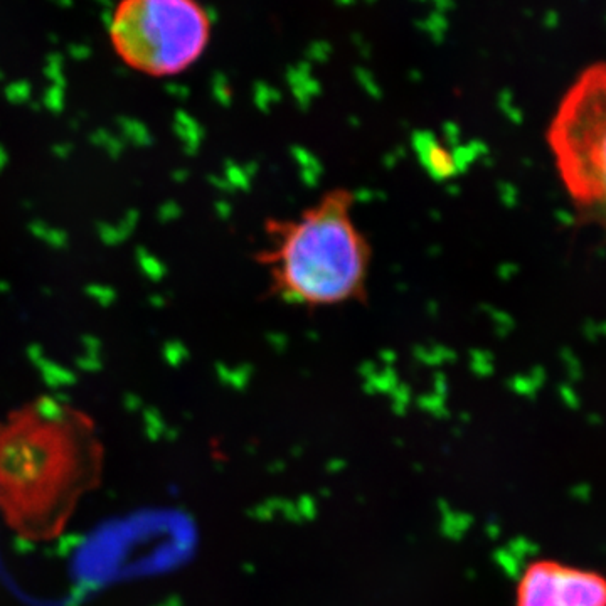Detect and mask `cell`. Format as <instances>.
Returning a JSON list of instances; mask_svg holds the SVG:
<instances>
[{"label": "cell", "mask_w": 606, "mask_h": 606, "mask_svg": "<svg viewBox=\"0 0 606 606\" xmlns=\"http://www.w3.org/2000/svg\"><path fill=\"white\" fill-rule=\"evenodd\" d=\"M354 206L352 192L335 187L295 218L268 219L256 261L271 295L309 310L366 302L372 249Z\"/></svg>", "instance_id": "6da1fadb"}, {"label": "cell", "mask_w": 606, "mask_h": 606, "mask_svg": "<svg viewBox=\"0 0 606 606\" xmlns=\"http://www.w3.org/2000/svg\"><path fill=\"white\" fill-rule=\"evenodd\" d=\"M546 142L571 204L606 234V66L588 69L569 88Z\"/></svg>", "instance_id": "7a4b0ae2"}, {"label": "cell", "mask_w": 606, "mask_h": 606, "mask_svg": "<svg viewBox=\"0 0 606 606\" xmlns=\"http://www.w3.org/2000/svg\"><path fill=\"white\" fill-rule=\"evenodd\" d=\"M93 463L95 458H80L74 446H59L39 434H2L0 507L17 527L52 529L83 490Z\"/></svg>", "instance_id": "3957f363"}, {"label": "cell", "mask_w": 606, "mask_h": 606, "mask_svg": "<svg viewBox=\"0 0 606 606\" xmlns=\"http://www.w3.org/2000/svg\"><path fill=\"white\" fill-rule=\"evenodd\" d=\"M213 22L199 0H121L109 22L118 54L150 74L189 68L208 47Z\"/></svg>", "instance_id": "277c9868"}, {"label": "cell", "mask_w": 606, "mask_h": 606, "mask_svg": "<svg viewBox=\"0 0 606 606\" xmlns=\"http://www.w3.org/2000/svg\"><path fill=\"white\" fill-rule=\"evenodd\" d=\"M516 606H606V576L556 559L525 566Z\"/></svg>", "instance_id": "5b68a950"}, {"label": "cell", "mask_w": 606, "mask_h": 606, "mask_svg": "<svg viewBox=\"0 0 606 606\" xmlns=\"http://www.w3.org/2000/svg\"><path fill=\"white\" fill-rule=\"evenodd\" d=\"M118 126H120V137L125 140V143H131L138 148H148L153 145V135L142 121L120 118Z\"/></svg>", "instance_id": "8992f818"}, {"label": "cell", "mask_w": 606, "mask_h": 606, "mask_svg": "<svg viewBox=\"0 0 606 606\" xmlns=\"http://www.w3.org/2000/svg\"><path fill=\"white\" fill-rule=\"evenodd\" d=\"M135 261H137L140 273L153 283L160 282L167 273V268L164 263H162L157 256H153L145 246H137V248H135Z\"/></svg>", "instance_id": "52a82bcc"}, {"label": "cell", "mask_w": 606, "mask_h": 606, "mask_svg": "<svg viewBox=\"0 0 606 606\" xmlns=\"http://www.w3.org/2000/svg\"><path fill=\"white\" fill-rule=\"evenodd\" d=\"M90 143L103 150L112 160H118L125 153L126 143L120 135L109 133L108 130L100 129L90 135Z\"/></svg>", "instance_id": "ba28073f"}, {"label": "cell", "mask_w": 606, "mask_h": 606, "mask_svg": "<svg viewBox=\"0 0 606 606\" xmlns=\"http://www.w3.org/2000/svg\"><path fill=\"white\" fill-rule=\"evenodd\" d=\"M37 367L42 372L44 381L52 386V388H58L61 384H73L76 381V377H74L69 369L59 366V364L49 361V359H44Z\"/></svg>", "instance_id": "9c48e42d"}, {"label": "cell", "mask_w": 606, "mask_h": 606, "mask_svg": "<svg viewBox=\"0 0 606 606\" xmlns=\"http://www.w3.org/2000/svg\"><path fill=\"white\" fill-rule=\"evenodd\" d=\"M85 295L90 298V300L98 303L100 307H103V309H108V307H112L113 303H115L118 293L112 285L90 283L85 287Z\"/></svg>", "instance_id": "30bf717a"}, {"label": "cell", "mask_w": 606, "mask_h": 606, "mask_svg": "<svg viewBox=\"0 0 606 606\" xmlns=\"http://www.w3.org/2000/svg\"><path fill=\"white\" fill-rule=\"evenodd\" d=\"M96 234H98V238L105 246H118L126 241L117 224L96 222Z\"/></svg>", "instance_id": "8fae6325"}, {"label": "cell", "mask_w": 606, "mask_h": 606, "mask_svg": "<svg viewBox=\"0 0 606 606\" xmlns=\"http://www.w3.org/2000/svg\"><path fill=\"white\" fill-rule=\"evenodd\" d=\"M44 243H46L49 248L54 249H64L69 246V234L64 230H59V227H49L46 232V236H44Z\"/></svg>", "instance_id": "7c38bea8"}, {"label": "cell", "mask_w": 606, "mask_h": 606, "mask_svg": "<svg viewBox=\"0 0 606 606\" xmlns=\"http://www.w3.org/2000/svg\"><path fill=\"white\" fill-rule=\"evenodd\" d=\"M140 221V213L137 209H129L125 214H123V218L120 221L117 222L118 230L121 231V234L125 236V239L130 238V234L137 230Z\"/></svg>", "instance_id": "4fadbf2b"}, {"label": "cell", "mask_w": 606, "mask_h": 606, "mask_svg": "<svg viewBox=\"0 0 606 606\" xmlns=\"http://www.w3.org/2000/svg\"><path fill=\"white\" fill-rule=\"evenodd\" d=\"M81 347L88 355H96L101 357V350H103V342L100 340V337L96 335H83L81 339Z\"/></svg>", "instance_id": "5bb4252c"}, {"label": "cell", "mask_w": 606, "mask_h": 606, "mask_svg": "<svg viewBox=\"0 0 606 606\" xmlns=\"http://www.w3.org/2000/svg\"><path fill=\"white\" fill-rule=\"evenodd\" d=\"M177 216H179V206L172 201L164 202V204L157 209V219H159L160 222H169Z\"/></svg>", "instance_id": "9a60e30c"}, {"label": "cell", "mask_w": 606, "mask_h": 606, "mask_svg": "<svg viewBox=\"0 0 606 606\" xmlns=\"http://www.w3.org/2000/svg\"><path fill=\"white\" fill-rule=\"evenodd\" d=\"M76 366L86 372H95L103 367V361H101V357H96V355L85 354L76 359Z\"/></svg>", "instance_id": "2e32d148"}, {"label": "cell", "mask_w": 606, "mask_h": 606, "mask_svg": "<svg viewBox=\"0 0 606 606\" xmlns=\"http://www.w3.org/2000/svg\"><path fill=\"white\" fill-rule=\"evenodd\" d=\"M182 345L179 344V342H167L164 345V349H162V352H164L165 361L170 364V366H175V364L179 362V354H181Z\"/></svg>", "instance_id": "e0dca14e"}, {"label": "cell", "mask_w": 606, "mask_h": 606, "mask_svg": "<svg viewBox=\"0 0 606 606\" xmlns=\"http://www.w3.org/2000/svg\"><path fill=\"white\" fill-rule=\"evenodd\" d=\"M51 152H52V155L56 157V159H59V160H68L69 157L73 155V152H74V145H73L71 142H59V143H54V145H52Z\"/></svg>", "instance_id": "ac0fdd59"}, {"label": "cell", "mask_w": 606, "mask_h": 606, "mask_svg": "<svg viewBox=\"0 0 606 606\" xmlns=\"http://www.w3.org/2000/svg\"><path fill=\"white\" fill-rule=\"evenodd\" d=\"M49 224H47L46 221H42V219H32V221H30L29 224H28V230H29V232L30 234L34 236V238H37V239H44V236H46V232H47V230H49Z\"/></svg>", "instance_id": "d6986e66"}, {"label": "cell", "mask_w": 606, "mask_h": 606, "mask_svg": "<svg viewBox=\"0 0 606 606\" xmlns=\"http://www.w3.org/2000/svg\"><path fill=\"white\" fill-rule=\"evenodd\" d=\"M25 354H28L29 361L32 362L34 366H39V364H41L44 359H47L46 354H44V347L41 344H30L28 347V352Z\"/></svg>", "instance_id": "ffe728a7"}, {"label": "cell", "mask_w": 606, "mask_h": 606, "mask_svg": "<svg viewBox=\"0 0 606 606\" xmlns=\"http://www.w3.org/2000/svg\"><path fill=\"white\" fill-rule=\"evenodd\" d=\"M8 162H11V155H8L7 148L4 147L2 143H0V174L6 170V167L8 165Z\"/></svg>", "instance_id": "44dd1931"}, {"label": "cell", "mask_w": 606, "mask_h": 606, "mask_svg": "<svg viewBox=\"0 0 606 606\" xmlns=\"http://www.w3.org/2000/svg\"><path fill=\"white\" fill-rule=\"evenodd\" d=\"M148 305L150 307H153V309H160L162 305H164V298H162V295H152V297H148Z\"/></svg>", "instance_id": "7402d4cb"}, {"label": "cell", "mask_w": 606, "mask_h": 606, "mask_svg": "<svg viewBox=\"0 0 606 606\" xmlns=\"http://www.w3.org/2000/svg\"><path fill=\"white\" fill-rule=\"evenodd\" d=\"M11 292V283L6 280H0V293H8Z\"/></svg>", "instance_id": "603a6c76"}]
</instances>
